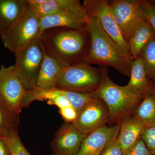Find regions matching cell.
I'll return each instance as SVG.
<instances>
[{
  "mask_svg": "<svg viewBox=\"0 0 155 155\" xmlns=\"http://www.w3.org/2000/svg\"><path fill=\"white\" fill-rule=\"evenodd\" d=\"M39 38L45 53L63 67L84 63L90 44L85 28H50L42 32Z\"/></svg>",
  "mask_w": 155,
  "mask_h": 155,
  "instance_id": "cell-1",
  "label": "cell"
},
{
  "mask_svg": "<svg viewBox=\"0 0 155 155\" xmlns=\"http://www.w3.org/2000/svg\"><path fill=\"white\" fill-rule=\"evenodd\" d=\"M85 28L89 35L90 44L84 63L110 66L120 74L130 77L132 59L106 33L98 20L88 17Z\"/></svg>",
  "mask_w": 155,
  "mask_h": 155,
  "instance_id": "cell-2",
  "label": "cell"
},
{
  "mask_svg": "<svg viewBox=\"0 0 155 155\" xmlns=\"http://www.w3.org/2000/svg\"><path fill=\"white\" fill-rule=\"evenodd\" d=\"M102 79L98 88L93 93L101 99L107 107L110 124H119L122 119L133 116L143 95L134 93L125 86L114 83L108 74L107 69L100 66Z\"/></svg>",
  "mask_w": 155,
  "mask_h": 155,
  "instance_id": "cell-3",
  "label": "cell"
},
{
  "mask_svg": "<svg viewBox=\"0 0 155 155\" xmlns=\"http://www.w3.org/2000/svg\"><path fill=\"white\" fill-rule=\"evenodd\" d=\"M102 79L100 68L85 63L63 67L57 81L56 88L63 90L92 93L98 88Z\"/></svg>",
  "mask_w": 155,
  "mask_h": 155,
  "instance_id": "cell-4",
  "label": "cell"
},
{
  "mask_svg": "<svg viewBox=\"0 0 155 155\" xmlns=\"http://www.w3.org/2000/svg\"><path fill=\"white\" fill-rule=\"evenodd\" d=\"M40 18L29 7L10 28L1 35L5 47L15 54L41 34Z\"/></svg>",
  "mask_w": 155,
  "mask_h": 155,
  "instance_id": "cell-5",
  "label": "cell"
},
{
  "mask_svg": "<svg viewBox=\"0 0 155 155\" xmlns=\"http://www.w3.org/2000/svg\"><path fill=\"white\" fill-rule=\"evenodd\" d=\"M44 54L39 38L14 54L15 71L26 91L36 87L37 79Z\"/></svg>",
  "mask_w": 155,
  "mask_h": 155,
  "instance_id": "cell-6",
  "label": "cell"
},
{
  "mask_svg": "<svg viewBox=\"0 0 155 155\" xmlns=\"http://www.w3.org/2000/svg\"><path fill=\"white\" fill-rule=\"evenodd\" d=\"M109 4L123 38L128 44L134 31L146 19L141 1L114 0Z\"/></svg>",
  "mask_w": 155,
  "mask_h": 155,
  "instance_id": "cell-7",
  "label": "cell"
},
{
  "mask_svg": "<svg viewBox=\"0 0 155 155\" xmlns=\"http://www.w3.org/2000/svg\"><path fill=\"white\" fill-rule=\"evenodd\" d=\"M82 5L88 17H95L106 33L119 45L122 51L133 60L128 44L123 38L116 23L109 2L105 0H85Z\"/></svg>",
  "mask_w": 155,
  "mask_h": 155,
  "instance_id": "cell-8",
  "label": "cell"
},
{
  "mask_svg": "<svg viewBox=\"0 0 155 155\" xmlns=\"http://www.w3.org/2000/svg\"><path fill=\"white\" fill-rule=\"evenodd\" d=\"M26 91L18 77L14 66L0 67V97L12 110L19 114Z\"/></svg>",
  "mask_w": 155,
  "mask_h": 155,
  "instance_id": "cell-9",
  "label": "cell"
},
{
  "mask_svg": "<svg viewBox=\"0 0 155 155\" xmlns=\"http://www.w3.org/2000/svg\"><path fill=\"white\" fill-rule=\"evenodd\" d=\"M109 120L107 107L102 100L94 95L91 101L78 113L77 119L72 124L81 133L87 135L106 125Z\"/></svg>",
  "mask_w": 155,
  "mask_h": 155,
  "instance_id": "cell-10",
  "label": "cell"
},
{
  "mask_svg": "<svg viewBox=\"0 0 155 155\" xmlns=\"http://www.w3.org/2000/svg\"><path fill=\"white\" fill-rule=\"evenodd\" d=\"M86 136L72 123L65 122L56 132L51 143L53 155H76Z\"/></svg>",
  "mask_w": 155,
  "mask_h": 155,
  "instance_id": "cell-11",
  "label": "cell"
},
{
  "mask_svg": "<svg viewBox=\"0 0 155 155\" xmlns=\"http://www.w3.org/2000/svg\"><path fill=\"white\" fill-rule=\"evenodd\" d=\"M88 18L86 11H61L41 17L40 21L41 33L47 29L58 27L84 28Z\"/></svg>",
  "mask_w": 155,
  "mask_h": 155,
  "instance_id": "cell-12",
  "label": "cell"
},
{
  "mask_svg": "<svg viewBox=\"0 0 155 155\" xmlns=\"http://www.w3.org/2000/svg\"><path fill=\"white\" fill-rule=\"evenodd\" d=\"M120 125H107L87 135L75 155H100L108 143L118 135Z\"/></svg>",
  "mask_w": 155,
  "mask_h": 155,
  "instance_id": "cell-13",
  "label": "cell"
},
{
  "mask_svg": "<svg viewBox=\"0 0 155 155\" xmlns=\"http://www.w3.org/2000/svg\"><path fill=\"white\" fill-rule=\"evenodd\" d=\"M119 125L117 139L124 154L141 137L146 127L133 115L122 119Z\"/></svg>",
  "mask_w": 155,
  "mask_h": 155,
  "instance_id": "cell-14",
  "label": "cell"
},
{
  "mask_svg": "<svg viewBox=\"0 0 155 155\" xmlns=\"http://www.w3.org/2000/svg\"><path fill=\"white\" fill-rule=\"evenodd\" d=\"M28 8V0H0V35Z\"/></svg>",
  "mask_w": 155,
  "mask_h": 155,
  "instance_id": "cell-15",
  "label": "cell"
},
{
  "mask_svg": "<svg viewBox=\"0 0 155 155\" xmlns=\"http://www.w3.org/2000/svg\"><path fill=\"white\" fill-rule=\"evenodd\" d=\"M130 78L129 82L125 87L134 93L143 95L153 85V82L148 77L140 56L131 61Z\"/></svg>",
  "mask_w": 155,
  "mask_h": 155,
  "instance_id": "cell-16",
  "label": "cell"
},
{
  "mask_svg": "<svg viewBox=\"0 0 155 155\" xmlns=\"http://www.w3.org/2000/svg\"><path fill=\"white\" fill-rule=\"evenodd\" d=\"M154 38V31L147 20L145 19L134 29L128 41L132 59L140 56L144 48Z\"/></svg>",
  "mask_w": 155,
  "mask_h": 155,
  "instance_id": "cell-17",
  "label": "cell"
},
{
  "mask_svg": "<svg viewBox=\"0 0 155 155\" xmlns=\"http://www.w3.org/2000/svg\"><path fill=\"white\" fill-rule=\"evenodd\" d=\"M44 52V57L37 79L36 87L53 89L56 88L57 79L63 67Z\"/></svg>",
  "mask_w": 155,
  "mask_h": 155,
  "instance_id": "cell-18",
  "label": "cell"
},
{
  "mask_svg": "<svg viewBox=\"0 0 155 155\" xmlns=\"http://www.w3.org/2000/svg\"><path fill=\"white\" fill-rule=\"evenodd\" d=\"M31 8L35 11L40 18L62 11H86L78 0H45L41 5Z\"/></svg>",
  "mask_w": 155,
  "mask_h": 155,
  "instance_id": "cell-19",
  "label": "cell"
},
{
  "mask_svg": "<svg viewBox=\"0 0 155 155\" xmlns=\"http://www.w3.org/2000/svg\"><path fill=\"white\" fill-rule=\"evenodd\" d=\"M133 116L145 127L155 124V87L153 85L143 94Z\"/></svg>",
  "mask_w": 155,
  "mask_h": 155,
  "instance_id": "cell-20",
  "label": "cell"
},
{
  "mask_svg": "<svg viewBox=\"0 0 155 155\" xmlns=\"http://www.w3.org/2000/svg\"><path fill=\"white\" fill-rule=\"evenodd\" d=\"M19 114L12 110L0 97V137L18 133Z\"/></svg>",
  "mask_w": 155,
  "mask_h": 155,
  "instance_id": "cell-21",
  "label": "cell"
},
{
  "mask_svg": "<svg viewBox=\"0 0 155 155\" xmlns=\"http://www.w3.org/2000/svg\"><path fill=\"white\" fill-rule=\"evenodd\" d=\"M140 56L148 77L152 82H155V38L148 44Z\"/></svg>",
  "mask_w": 155,
  "mask_h": 155,
  "instance_id": "cell-22",
  "label": "cell"
},
{
  "mask_svg": "<svg viewBox=\"0 0 155 155\" xmlns=\"http://www.w3.org/2000/svg\"><path fill=\"white\" fill-rule=\"evenodd\" d=\"M65 91V94L68 98L71 105L78 113L83 109L94 97L92 93H82L77 92Z\"/></svg>",
  "mask_w": 155,
  "mask_h": 155,
  "instance_id": "cell-23",
  "label": "cell"
},
{
  "mask_svg": "<svg viewBox=\"0 0 155 155\" xmlns=\"http://www.w3.org/2000/svg\"><path fill=\"white\" fill-rule=\"evenodd\" d=\"M11 155H31L19 138L18 133L6 138Z\"/></svg>",
  "mask_w": 155,
  "mask_h": 155,
  "instance_id": "cell-24",
  "label": "cell"
},
{
  "mask_svg": "<svg viewBox=\"0 0 155 155\" xmlns=\"http://www.w3.org/2000/svg\"><path fill=\"white\" fill-rule=\"evenodd\" d=\"M142 138L147 148L153 154L155 153V124L146 126Z\"/></svg>",
  "mask_w": 155,
  "mask_h": 155,
  "instance_id": "cell-25",
  "label": "cell"
},
{
  "mask_svg": "<svg viewBox=\"0 0 155 155\" xmlns=\"http://www.w3.org/2000/svg\"><path fill=\"white\" fill-rule=\"evenodd\" d=\"M47 104L50 105L57 106L59 109L71 106L69 99L65 94V91L58 88H56L54 96L48 100Z\"/></svg>",
  "mask_w": 155,
  "mask_h": 155,
  "instance_id": "cell-26",
  "label": "cell"
},
{
  "mask_svg": "<svg viewBox=\"0 0 155 155\" xmlns=\"http://www.w3.org/2000/svg\"><path fill=\"white\" fill-rule=\"evenodd\" d=\"M123 155H153L140 137Z\"/></svg>",
  "mask_w": 155,
  "mask_h": 155,
  "instance_id": "cell-27",
  "label": "cell"
},
{
  "mask_svg": "<svg viewBox=\"0 0 155 155\" xmlns=\"http://www.w3.org/2000/svg\"><path fill=\"white\" fill-rule=\"evenodd\" d=\"M141 4L146 19L155 32V5L146 1H141Z\"/></svg>",
  "mask_w": 155,
  "mask_h": 155,
  "instance_id": "cell-28",
  "label": "cell"
},
{
  "mask_svg": "<svg viewBox=\"0 0 155 155\" xmlns=\"http://www.w3.org/2000/svg\"><path fill=\"white\" fill-rule=\"evenodd\" d=\"M114 137L109 142L100 155H123V152L117 139Z\"/></svg>",
  "mask_w": 155,
  "mask_h": 155,
  "instance_id": "cell-29",
  "label": "cell"
},
{
  "mask_svg": "<svg viewBox=\"0 0 155 155\" xmlns=\"http://www.w3.org/2000/svg\"><path fill=\"white\" fill-rule=\"evenodd\" d=\"M59 112L65 122L73 123L77 119L78 112L72 106L60 109Z\"/></svg>",
  "mask_w": 155,
  "mask_h": 155,
  "instance_id": "cell-30",
  "label": "cell"
},
{
  "mask_svg": "<svg viewBox=\"0 0 155 155\" xmlns=\"http://www.w3.org/2000/svg\"><path fill=\"white\" fill-rule=\"evenodd\" d=\"M0 155H11L5 138L0 137Z\"/></svg>",
  "mask_w": 155,
  "mask_h": 155,
  "instance_id": "cell-31",
  "label": "cell"
},
{
  "mask_svg": "<svg viewBox=\"0 0 155 155\" xmlns=\"http://www.w3.org/2000/svg\"><path fill=\"white\" fill-rule=\"evenodd\" d=\"M153 155H155V153L154 154H153Z\"/></svg>",
  "mask_w": 155,
  "mask_h": 155,
  "instance_id": "cell-32",
  "label": "cell"
},
{
  "mask_svg": "<svg viewBox=\"0 0 155 155\" xmlns=\"http://www.w3.org/2000/svg\"></svg>",
  "mask_w": 155,
  "mask_h": 155,
  "instance_id": "cell-33",
  "label": "cell"
}]
</instances>
